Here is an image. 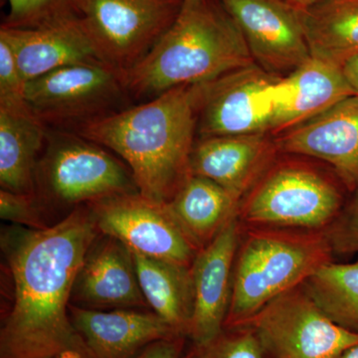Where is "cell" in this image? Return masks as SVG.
I'll return each mask as SVG.
<instances>
[{"label":"cell","mask_w":358,"mask_h":358,"mask_svg":"<svg viewBox=\"0 0 358 358\" xmlns=\"http://www.w3.org/2000/svg\"><path fill=\"white\" fill-rule=\"evenodd\" d=\"M100 235L87 204L45 229L2 231L1 251L13 285L2 317L0 358H56L84 350L73 327V287L89 249Z\"/></svg>","instance_id":"cell-1"},{"label":"cell","mask_w":358,"mask_h":358,"mask_svg":"<svg viewBox=\"0 0 358 358\" xmlns=\"http://www.w3.org/2000/svg\"><path fill=\"white\" fill-rule=\"evenodd\" d=\"M199 85L164 92L74 131L119 155L138 192L169 203L192 176Z\"/></svg>","instance_id":"cell-2"},{"label":"cell","mask_w":358,"mask_h":358,"mask_svg":"<svg viewBox=\"0 0 358 358\" xmlns=\"http://www.w3.org/2000/svg\"><path fill=\"white\" fill-rule=\"evenodd\" d=\"M241 30L215 0H182L176 20L140 62L122 73L131 101L209 83L254 64Z\"/></svg>","instance_id":"cell-3"},{"label":"cell","mask_w":358,"mask_h":358,"mask_svg":"<svg viewBox=\"0 0 358 358\" xmlns=\"http://www.w3.org/2000/svg\"><path fill=\"white\" fill-rule=\"evenodd\" d=\"M334 256L326 230L242 226L224 329L241 326L268 301L303 285Z\"/></svg>","instance_id":"cell-4"},{"label":"cell","mask_w":358,"mask_h":358,"mask_svg":"<svg viewBox=\"0 0 358 358\" xmlns=\"http://www.w3.org/2000/svg\"><path fill=\"white\" fill-rule=\"evenodd\" d=\"M105 148L71 131L48 129L35 173L42 206L74 207L138 192L127 164Z\"/></svg>","instance_id":"cell-5"},{"label":"cell","mask_w":358,"mask_h":358,"mask_svg":"<svg viewBox=\"0 0 358 358\" xmlns=\"http://www.w3.org/2000/svg\"><path fill=\"white\" fill-rule=\"evenodd\" d=\"M343 209L338 186L299 162L273 164L241 200L242 226L324 231Z\"/></svg>","instance_id":"cell-6"},{"label":"cell","mask_w":358,"mask_h":358,"mask_svg":"<svg viewBox=\"0 0 358 358\" xmlns=\"http://www.w3.org/2000/svg\"><path fill=\"white\" fill-rule=\"evenodd\" d=\"M25 96L47 129L71 133L131 102L122 73L103 62L66 66L28 81Z\"/></svg>","instance_id":"cell-7"},{"label":"cell","mask_w":358,"mask_h":358,"mask_svg":"<svg viewBox=\"0 0 358 358\" xmlns=\"http://www.w3.org/2000/svg\"><path fill=\"white\" fill-rule=\"evenodd\" d=\"M243 326L271 358H339L358 345V334L329 319L303 284L268 301Z\"/></svg>","instance_id":"cell-8"},{"label":"cell","mask_w":358,"mask_h":358,"mask_svg":"<svg viewBox=\"0 0 358 358\" xmlns=\"http://www.w3.org/2000/svg\"><path fill=\"white\" fill-rule=\"evenodd\" d=\"M182 0H85L82 23L102 62L124 73L173 24Z\"/></svg>","instance_id":"cell-9"},{"label":"cell","mask_w":358,"mask_h":358,"mask_svg":"<svg viewBox=\"0 0 358 358\" xmlns=\"http://www.w3.org/2000/svg\"><path fill=\"white\" fill-rule=\"evenodd\" d=\"M87 205L100 234L115 238L141 255L192 267L199 250L169 203L136 192L106 197Z\"/></svg>","instance_id":"cell-10"},{"label":"cell","mask_w":358,"mask_h":358,"mask_svg":"<svg viewBox=\"0 0 358 358\" xmlns=\"http://www.w3.org/2000/svg\"><path fill=\"white\" fill-rule=\"evenodd\" d=\"M280 78L254 63L200 84V138L271 131L275 87Z\"/></svg>","instance_id":"cell-11"},{"label":"cell","mask_w":358,"mask_h":358,"mask_svg":"<svg viewBox=\"0 0 358 358\" xmlns=\"http://www.w3.org/2000/svg\"><path fill=\"white\" fill-rule=\"evenodd\" d=\"M235 21L257 64L289 74L312 57L301 10L279 0H219Z\"/></svg>","instance_id":"cell-12"},{"label":"cell","mask_w":358,"mask_h":358,"mask_svg":"<svg viewBox=\"0 0 358 358\" xmlns=\"http://www.w3.org/2000/svg\"><path fill=\"white\" fill-rule=\"evenodd\" d=\"M242 226L238 214L193 261L194 306L188 338L206 345L222 333L232 294L233 271Z\"/></svg>","instance_id":"cell-13"},{"label":"cell","mask_w":358,"mask_h":358,"mask_svg":"<svg viewBox=\"0 0 358 358\" xmlns=\"http://www.w3.org/2000/svg\"><path fill=\"white\" fill-rule=\"evenodd\" d=\"M277 148L326 162L346 188L358 192V94L288 129Z\"/></svg>","instance_id":"cell-14"},{"label":"cell","mask_w":358,"mask_h":358,"mask_svg":"<svg viewBox=\"0 0 358 358\" xmlns=\"http://www.w3.org/2000/svg\"><path fill=\"white\" fill-rule=\"evenodd\" d=\"M71 305L100 310L147 308L131 250L115 238L99 235L78 273Z\"/></svg>","instance_id":"cell-15"},{"label":"cell","mask_w":358,"mask_h":358,"mask_svg":"<svg viewBox=\"0 0 358 358\" xmlns=\"http://www.w3.org/2000/svg\"><path fill=\"white\" fill-rule=\"evenodd\" d=\"M69 317L92 358H136L157 341L181 336L157 313L136 308L89 310L70 303Z\"/></svg>","instance_id":"cell-16"},{"label":"cell","mask_w":358,"mask_h":358,"mask_svg":"<svg viewBox=\"0 0 358 358\" xmlns=\"http://www.w3.org/2000/svg\"><path fill=\"white\" fill-rule=\"evenodd\" d=\"M266 134L200 138L192 150V173L217 183L241 201L272 166L278 148Z\"/></svg>","instance_id":"cell-17"},{"label":"cell","mask_w":358,"mask_h":358,"mask_svg":"<svg viewBox=\"0 0 358 358\" xmlns=\"http://www.w3.org/2000/svg\"><path fill=\"white\" fill-rule=\"evenodd\" d=\"M352 95L341 66L310 57L275 84L271 131H288Z\"/></svg>","instance_id":"cell-18"},{"label":"cell","mask_w":358,"mask_h":358,"mask_svg":"<svg viewBox=\"0 0 358 358\" xmlns=\"http://www.w3.org/2000/svg\"><path fill=\"white\" fill-rule=\"evenodd\" d=\"M0 37L10 45L26 82L66 66L102 62L81 17L33 29L1 25Z\"/></svg>","instance_id":"cell-19"},{"label":"cell","mask_w":358,"mask_h":358,"mask_svg":"<svg viewBox=\"0 0 358 358\" xmlns=\"http://www.w3.org/2000/svg\"><path fill=\"white\" fill-rule=\"evenodd\" d=\"M48 129L29 107L0 108V185L7 192L36 194L35 173Z\"/></svg>","instance_id":"cell-20"},{"label":"cell","mask_w":358,"mask_h":358,"mask_svg":"<svg viewBox=\"0 0 358 358\" xmlns=\"http://www.w3.org/2000/svg\"><path fill=\"white\" fill-rule=\"evenodd\" d=\"M131 252L148 307L187 338L194 306L192 268Z\"/></svg>","instance_id":"cell-21"},{"label":"cell","mask_w":358,"mask_h":358,"mask_svg":"<svg viewBox=\"0 0 358 358\" xmlns=\"http://www.w3.org/2000/svg\"><path fill=\"white\" fill-rule=\"evenodd\" d=\"M240 202L222 186L192 174L169 205L200 251L237 215Z\"/></svg>","instance_id":"cell-22"},{"label":"cell","mask_w":358,"mask_h":358,"mask_svg":"<svg viewBox=\"0 0 358 358\" xmlns=\"http://www.w3.org/2000/svg\"><path fill=\"white\" fill-rule=\"evenodd\" d=\"M301 15L312 57L343 67L358 55V0H324Z\"/></svg>","instance_id":"cell-23"},{"label":"cell","mask_w":358,"mask_h":358,"mask_svg":"<svg viewBox=\"0 0 358 358\" xmlns=\"http://www.w3.org/2000/svg\"><path fill=\"white\" fill-rule=\"evenodd\" d=\"M327 317L358 334V259L350 263L326 264L303 282Z\"/></svg>","instance_id":"cell-24"},{"label":"cell","mask_w":358,"mask_h":358,"mask_svg":"<svg viewBox=\"0 0 358 358\" xmlns=\"http://www.w3.org/2000/svg\"><path fill=\"white\" fill-rule=\"evenodd\" d=\"M9 13L2 26L33 29L82 17L85 0H7Z\"/></svg>","instance_id":"cell-25"},{"label":"cell","mask_w":358,"mask_h":358,"mask_svg":"<svg viewBox=\"0 0 358 358\" xmlns=\"http://www.w3.org/2000/svg\"><path fill=\"white\" fill-rule=\"evenodd\" d=\"M255 333L248 327L224 329L206 345L192 346L186 358H266Z\"/></svg>","instance_id":"cell-26"},{"label":"cell","mask_w":358,"mask_h":358,"mask_svg":"<svg viewBox=\"0 0 358 358\" xmlns=\"http://www.w3.org/2000/svg\"><path fill=\"white\" fill-rule=\"evenodd\" d=\"M0 217L30 229H45L44 208L36 194H24L1 189Z\"/></svg>","instance_id":"cell-27"},{"label":"cell","mask_w":358,"mask_h":358,"mask_svg":"<svg viewBox=\"0 0 358 358\" xmlns=\"http://www.w3.org/2000/svg\"><path fill=\"white\" fill-rule=\"evenodd\" d=\"M26 83L10 45L3 37H0V108L28 107Z\"/></svg>","instance_id":"cell-28"},{"label":"cell","mask_w":358,"mask_h":358,"mask_svg":"<svg viewBox=\"0 0 358 358\" xmlns=\"http://www.w3.org/2000/svg\"><path fill=\"white\" fill-rule=\"evenodd\" d=\"M334 255L358 254V194L326 230Z\"/></svg>","instance_id":"cell-29"},{"label":"cell","mask_w":358,"mask_h":358,"mask_svg":"<svg viewBox=\"0 0 358 358\" xmlns=\"http://www.w3.org/2000/svg\"><path fill=\"white\" fill-rule=\"evenodd\" d=\"M185 339L178 336L157 341L148 345L136 358H186Z\"/></svg>","instance_id":"cell-30"},{"label":"cell","mask_w":358,"mask_h":358,"mask_svg":"<svg viewBox=\"0 0 358 358\" xmlns=\"http://www.w3.org/2000/svg\"><path fill=\"white\" fill-rule=\"evenodd\" d=\"M343 69L348 83L355 90V94H358V55L346 61Z\"/></svg>","instance_id":"cell-31"},{"label":"cell","mask_w":358,"mask_h":358,"mask_svg":"<svg viewBox=\"0 0 358 358\" xmlns=\"http://www.w3.org/2000/svg\"><path fill=\"white\" fill-rule=\"evenodd\" d=\"M279 1L287 4V6L294 7L298 10H306V9L320 3L324 0H279Z\"/></svg>","instance_id":"cell-32"},{"label":"cell","mask_w":358,"mask_h":358,"mask_svg":"<svg viewBox=\"0 0 358 358\" xmlns=\"http://www.w3.org/2000/svg\"><path fill=\"white\" fill-rule=\"evenodd\" d=\"M56 358H92L86 348L84 350H68L61 352Z\"/></svg>","instance_id":"cell-33"},{"label":"cell","mask_w":358,"mask_h":358,"mask_svg":"<svg viewBox=\"0 0 358 358\" xmlns=\"http://www.w3.org/2000/svg\"><path fill=\"white\" fill-rule=\"evenodd\" d=\"M339 358H358V345L352 346V348L346 350Z\"/></svg>","instance_id":"cell-34"}]
</instances>
